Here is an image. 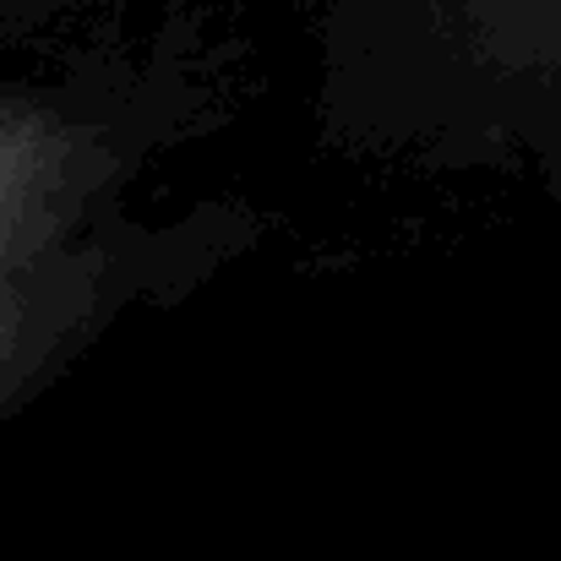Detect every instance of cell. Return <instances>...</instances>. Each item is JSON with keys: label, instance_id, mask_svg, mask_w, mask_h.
I'll return each mask as SVG.
<instances>
[{"label": "cell", "instance_id": "3957f363", "mask_svg": "<svg viewBox=\"0 0 561 561\" xmlns=\"http://www.w3.org/2000/svg\"><path fill=\"white\" fill-rule=\"evenodd\" d=\"M77 131H82V121L44 104V99H0V181L38 164L44 153L71 142Z\"/></svg>", "mask_w": 561, "mask_h": 561}, {"label": "cell", "instance_id": "6da1fadb", "mask_svg": "<svg viewBox=\"0 0 561 561\" xmlns=\"http://www.w3.org/2000/svg\"><path fill=\"white\" fill-rule=\"evenodd\" d=\"M104 175V137L82 126L71 142L0 181V392H11V381L44 355L77 300L93 251L82 229Z\"/></svg>", "mask_w": 561, "mask_h": 561}, {"label": "cell", "instance_id": "7a4b0ae2", "mask_svg": "<svg viewBox=\"0 0 561 561\" xmlns=\"http://www.w3.org/2000/svg\"><path fill=\"white\" fill-rule=\"evenodd\" d=\"M420 44L491 82L557 77L561 0H392Z\"/></svg>", "mask_w": 561, "mask_h": 561}]
</instances>
